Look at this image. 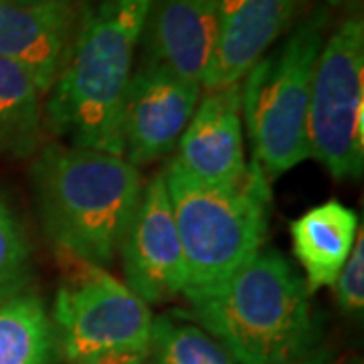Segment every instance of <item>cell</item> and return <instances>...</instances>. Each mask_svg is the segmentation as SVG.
Segmentation results:
<instances>
[{"instance_id":"1","label":"cell","mask_w":364,"mask_h":364,"mask_svg":"<svg viewBox=\"0 0 364 364\" xmlns=\"http://www.w3.org/2000/svg\"><path fill=\"white\" fill-rule=\"evenodd\" d=\"M152 0H79L65 63L45 97V130L122 156L119 114Z\"/></svg>"},{"instance_id":"2","label":"cell","mask_w":364,"mask_h":364,"mask_svg":"<svg viewBox=\"0 0 364 364\" xmlns=\"http://www.w3.org/2000/svg\"><path fill=\"white\" fill-rule=\"evenodd\" d=\"M188 304L182 316L235 364H304L316 340L308 286L275 249H259L233 277Z\"/></svg>"},{"instance_id":"3","label":"cell","mask_w":364,"mask_h":364,"mask_svg":"<svg viewBox=\"0 0 364 364\" xmlns=\"http://www.w3.org/2000/svg\"><path fill=\"white\" fill-rule=\"evenodd\" d=\"M41 221L67 259L104 267L140 200V168L122 156L47 144L31 168Z\"/></svg>"},{"instance_id":"4","label":"cell","mask_w":364,"mask_h":364,"mask_svg":"<svg viewBox=\"0 0 364 364\" xmlns=\"http://www.w3.org/2000/svg\"><path fill=\"white\" fill-rule=\"evenodd\" d=\"M186 267V299L200 298L225 284L263 249L272 184L257 162L243 181L219 188L195 181L170 162L164 170Z\"/></svg>"},{"instance_id":"5","label":"cell","mask_w":364,"mask_h":364,"mask_svg":"<svg viewBox=\"0 0 364 364\" xmlns=\"http://www.w3.org/2000/svg\"><path fill=\"white\" fill-rule=\"evenodd\" d=\"M328 23L330 9L314 6L241 81V114L253 146V162L269 184L310 158V90Z\"/></svg>"},{"instance_id":"6","label":"cell","mask_w":364,"mask_h":364,"mask_svg":"<svg viewBox=\"0 0 364 364\" xmlns=\"http://www.w3.org/2000/svg\"><path fill=\"white\" fill-rule=\"evenodd\" d=\"M308 148L336 181L364 170V21L346 16L326 37L314 69Z\"/></svg>"},{"instance_id":"7","label":"cell","mask_w":364,"mask_h":364,"mask_svg":"<svg viewBox=\"0 0 364 364\" xmlns=\"http://www.w3.org/2000/svg\"><path fill=\"white\" fill-rule=\"evenodd\" d=\"M51 320L71 364L107 352L150 354V306L100 265L75 261L57 289Z\"/></svg>"},{"instance_id":"8","label":"cell","mask_w":364,"mask_h":364,"mask_svg":"<svg viewBox=\"0 0 364 364\" xmlns=\"http://www.w3.org/2000/svg\"><path fill=\"white\" fill-rule=\"evenodd\" d=\"M200 93L198 83L140 61L132 71L119 114L122 158L140 168L168 156L181 142Z\"/></svg>"},{"instance_id":"9","label":"cell","mask_w":364,"mask_h":364,"mask_svg":"<svg viewBox=\"0 0 364 364\" xmlns=\"http://www.w3.org/2000/svg\"><path fill=\"white\" fill-rule=\"evenodd\" d=\"M117 249L122 251L126 286L148 306L184 291V253L164 172H158L144 184Z\"/></svg>"},{"instance_id":"10","label":"cell","mask_w":364,"mask_h":364,"mask_svg":"<svg viewBox=\"0 0 364 364\" xmlns=\"http://www.w3.org/2000/svg\"><path fill=\"white\" fill-rule=\"evenodd\" d=\"M306 0H217V43L203 91L241 83L273 45L289 33Z\"/></svg>"},{"instance_id":"11","label":"cell","mask_w":364,"mask_h":364,"mask_svg":"<svg viewBox=\"0 0 364 364\" xmlns=\"http://www.w3.org/2000/svg\"><path fill=\"white\" fill-rule=\"evenodd\" d=\"M176 162L207 186H235L247 172L243 150L241 83L207 91L178 142Z\"/></svg>"},{"instance_id":"12","label":"cell","mask_w":364,"mask_h":364,"mask_svg":"<svg viewBox=\"0 0 364 364\" xmlns=\"http://www.w3.org/2000/svg\"><path fill=\"white\" fill-rule=\"evenodd\" d=\"M79 0L16 4L0 0V57L21 65L47 97L77 23Z\"/></svg>"},{"instance_id":"13","label":"cell","mask_w":364,"mask_h":364,"mask_svg":"<svg viewBox=\"0 0 364 364\" xmlns=\"http://www.w3.org/2000/svg\"><path fill=\"white\" fill-rule=\"evenodd\" d=\"M215 43L217 0H152L138 49L144 63L203 85Z\"/></svg>"},{"instance_id":"14","label":"cell","mask_w":364,"mask_h":364,"mask_svg":"<svg viewBox=\"0 0 364 364\" xmlns=\"http://www.w3.org/2000/svg\"><path fill=\"white\" fill-rule=\"evenodd\" d=\"M358 229V215L340 200L322 203L291 221L294 255L304 269V282L310 294L320 287L334 286L354 247Z\"/></svg>"},{"instance_id":"15","label":"cell","mask_w":364,"mask_h":364,"mask_svg":"<svg viewBox=\"0 0 364 364\" xmlns=\"http://www.w3.org/2000/svg\"><path fill=\"white\" fill-rule=\"evenodd\" d=\"M21 65L0 57V154L33 156L45 132V102Z\"/></svg>"},{"instance_id":"16","label":"cell","mask_w":364,"mask_h":364,"mask_svg":"<svg viewBox=\"0 0 364 364\" xmlns=\"http://www.w3.org/2000/svg\"><path fill=\"white\" fill-rule=\"evenodd\" d=\"M57 352L51 314L37 294L0 304V364H53Z\"/></svg>"},{"instance_id":"17","label":"cell","mask_w":364,"mask_h":364,"mask_svg":"<svg viewBox=\"0 0 364 364\" xmlns=\"http://www.w3.org/2000/svg\"><path fill=\"white\" fill-rule=\"evenodd\" d=\"M150 352L156 364H235L221 344L195 324L158 316L152 324Z\"/></svg>"},{"instance_id":"18","label":"cell","mask_w":364,"mask_h":364,"mask_svg":"<svg viewBox=\"0 0 364 364\" xmlns=\"http://www.w3.org/2000/svg\"><path fill=\"white\" fill-rule=\"evenodd\" d=\"M31 277V249L25 229L0 195V304L18 296Z\"/></svg>"},{"instance_id":"19","label":"cell","mask_w":364,"mask_h":364,"mask_svg":"<svg viewBox=\"0 0 364 364\" xmlns=\"http://www.w3.org/2000/svg\"><path fill=\"white\" fill-rule=\"evenodd\" d=\"M336 299L340 310L348 316H360L364 308V233L358 229L354 247H352L344 267L340 269L334 282Z\"/></svg>"},{"instance_id":"20","label":"cell","mask_w":364,"mask_h":364,"mask_svg":"<svg viewBox=\"0 0 364 364\" xmlns=\"http://www.w3.org/2000/svg\"><path fill=\"white\" fill-rule=\"evenodd\" d=\"M146 356L142 352H107L79 364H146Z\"/></svg>"},{"instance_id":"21","label":"cell","mask_w":364,"mask_h":364,"mask_svg":"<svg viewBox=\"0 0 364 364\" xmlns=\"http://www.w3.org/2000/svg\"><path fill=\"white\" fill-rule=\"evenodd\" d=\"M16 4H43V2H49V0H11Z\"/></svg>"},{"instance_id":"22","label":"cell","mask_w":364,"mask_h":364,"mask_svg":"<svg viewBox=\"0 0 364 364\" xmlns=\"http://www.w3.org/2000/svg\"><path fill=\"white\" fill-rule=\"evenodd\" d=\"M344 0H324V4L328 6V9H334V6H340Z\"/></svg>"},{"instance_id":"23","label":"cell","mask_w":364,"mask_h":364,"mask_svg":"<svg viewBox=\"0 0 364 364\" xmlns=\"http://www.w3.org/2000/svg\"><path fill=\"white\" fill-rule=\"evenodd\" d=\"M350 364H360V360H352Z\"/></svg>"}]
</instances>
